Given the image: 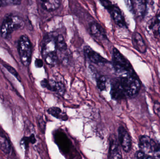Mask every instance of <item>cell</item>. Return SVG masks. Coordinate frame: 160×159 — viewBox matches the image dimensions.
Segmentation results:
<instances>
[{
    "instance_id": "obj_15",
    "label": "cell",
    "mask_w": 160,
    "mask_h": 159,
    "mask_svg": "<svg viewBox=\"0 0 160 159\" xmlns=\"http://www.w3.org/2000/svg\"><path fill=\"white\" fill-rule=\"evenodd\" d=\"M0 149L5 154H9L11 150L10 142L2 133H0Z\"/></svg>"
},
{
    "instance_id": "obj_11",
    "label": "cell",
    "mask_w": 160,
    "mask_h": 159,
    "mask_svg": "<svg viewBox=\"0 0 160 159\" xmlns=\"http://www.w3.org/2000/svg\"><path fill=\"white\" fill-rule=\"evenodd\" d=\"M148 28L154 35L160 37V12L148 21Z\"/></svg>"
},
{
    "instance_id": "obj_10",
    "label": "cell",
    "mask_w": 160,
    "mask_h": 159,
    "mask_svg": "<svg viewBox=\"0 0 160 159\" xmlns=\"http://www.w3.org/2000/svg\"><path fill=\"white\" fill-rule=\"evenodd\" d=\"M132 43L134 48L141 53L147 51V47L140 33L135 32L132 35Z\"/></svg>"
},
{
    "instance_id": "obj_22",
    "label": "cell",
    "mask_w": 160,
    "mask_h": 159,
    "mask_svg": "<svg viewBox=\"0 0 160 159\" xmlns=\"http://www.w3.org/2000/svg\"><path fill=\"white\" fill-rule=\"evenodd\" d=\"M135 159H155L149 155H147L141 150L137 151L135 154Z\"/></svg>"
},
{
    "instance_id": "obj_24",
    "label": "cell",
    "mask_w": 160,
    "mask_h": 159,
    "mask_svg": "<svg viewBox=\"0 0 160 159\" xmlns=\"http://www.w3.org/2000/svg\"><path fill=\"white\" fill-rule=\"evenodd\" d=\"M66 88L64 85L61 82H57L56 85V91L59 94L62 96L65 93Z\"/></svg>"
},
{
    "instance_id": "obj_5",
    "label": "cell",
    "mask_w": 160,
    "mask_h": 159,
    "mask_svg": "<svg viewBox=\"0 0 160 159\" xmlns=\"http://www.w3.org/2000/svg\"><path fill=\"white\" fill-rule=\"evenodd\" d=\"M102 5L109 11L115 23L120 27L126 26L125 18L118 7L113 4L110 1H100Z\"/></svg>"
},
{
    "instance_id": "obj_14",
    "label": "cell",
    "mask_w": 160,
    "mask_h": 159,
    "mask_svg": "<svg viewBox=\"0 0 160 159\" xmlns=\"http://www.w3.org/2000/svg\"><path fill=\"white\" fill-rule=\"evenodd\" d=\"M110 159H123L117 142L112 140L110 147Z\"/></svg>"
},
{
    "instance_id": "obj_4",
    "label": "cell",
    "mask_w": 160,
    "mask_h": 159,
    "mask_svg": "<svg viewBox=\"0 0 160 159\" xmlns=\"http://www.w3.org/2000/svg\"><path fill=\"white\" fill-rule=\"evenodd\" d=\"M21 61L24 66H28L31 63L32 56V46L29 37L26 35L21 36L18 46Z\"/></svg>"
},
{
    "instance_id": "obj_16",
    "label": "cell",
    "mask_w": 160,
    "mask_h": 159,
    "mask_svg": "<svg viewBox=\"0 0 160 159\" xmlns=\"http://www.w3.org/2000/svg\"><path fill=\"white\" fill-rule=\"evenodd\" d=\"M61 2L58 0H49L42 2V7L47 11H52L59 8Z\"/></svg>"
},
{
    "instance_id": "obj_18",
    "label": "cell",
    "mask_w": 160,
    "mask_h": 159,
    "mask_svg": "<svg viewBox=\"0 0 160 159\" xmlns=\"http://www.w3.org/2000/svg\"><path fill=\"white\" fill-rule=\"evenodd\" d=\"M56 49L60 51H64L67 49V44L63 35H59L55 39Z\"/></svg>"
},
{
    "instance_id": "obj_29",
    "label": "cell",
    "mask_w": 160,
    "mask_h": 159,
    "mask_svg": "<svg viewBox=\"0 0 160 159\" xmlns=\"http://www.w3.org/2000/svg\"><path fill=\"white\" fill-rule=\"evenodd\" d=\"M2 6V5H1V1H0V6Z\"/></svg>"
},
{
    "instance_id": "obj_9",
    "label": "cell",
    "mask_w": 160,
    "mask_h": 159,
    "mask_svg": "<svg viewBox=\"0 0 160 159\" xmlns=\"http://www.w3.org/2000/svg\"><path fill=\"white\" fill-rule=\"evenodd\" d=\"M84 52L88 58L93 63L102 64L107 63V59L102 57L99 53L94 51L88 46H85L84 47Z\"/></svg>"
},
{
    "instance_id": "obj_13",
    "label": "cell",
    "mask_w": 160,
    "mask_h": 159,
    "mask_svg": "<svg viewBox=\"0 0 160 159\" xmlns=\"http://www.w3.org/2000/svg\"><path fill=\"white\" fill-rule=\"evenodd\" d=\"M56 44L55 39H47L45 41L42 47V55L45 57L47 54L56 51Z\"/></svg>"
},
{
    "instance_id": "obj_19",
    "label": "cell",
    "mask_w": 160,
    "mask_h": 159,
    "mask_svg": "<svg viewBox=\"0 0 160 159\" xmlns=\"http://www.w3.org/2000/svg\"><path fill=\"white\" fill-rule=\"evenodd\" d=\"M43 58H44L46 63L48 65H54L57 63L58 56H57L56 51L50 52V53L47 54Z\"/></svg>"
},
{
    "instance_id": "obj_6",
    "label": "cell",
    "mask_w": 160,
    "mask_h": 159,
    "mask_svg": "<svg viewBox=\"0 0 160 159\" xmlns=\"http://www.w3.org/2000/svg\"><path fill=\"white\" fill-rule=\"evenodd\" d=\"M118 139L124 151L126 153L129 152L132 148L131 138L128 131L122 126L118 129Z\"/></svg>"
},
{
    "instance_id": "obj_12",
    "label": "cell",
    "mask_w": 160,
    "mask_h": 159,
    "mask_svg": "<svg viewBox=\"0 0 160 159\" xmlns=\"http://www.w3.org/2000/svg\"><path fill=\"white\" fill-rule=\"evenodd\" d=\"M90 30L91 34L98 38H106L105 31L101 26L96 22H92L90 26Z\"/></svg>"
},
{
    "instance_id": "obj_2",
    "label": "cell",
    "mask_w": 160,
    "mask_h": 159,
    "mask_svg": "<svg viewBox=\"0 0 160 159\" xmlns=\"http://www.w3.org/2000/svg\"><path fill=\"white\" fill-rule=\"evenodd\" d=\"M25 26V22L22 18L17 15L6 16L1 25L0 32L1 36L5 39L11 36L13 32L22 30Z\"/></svg>"
},
{
    "instance_id": "obj_27",
    "label": "cell",
    "mask_w": 160,
    "mask_h": 159,
    "mask_svg": "<svg viewBox=\"0 0 160 159\" xmlns=\"http://www.w3.org/2000/svg\"><path fill=\"white\" fill-rule=\"evenodd\" d=\"M35 64L37 68H41L43 66V61L40 59H37L35 62Z\"/></svg>"
},
{
    "instance_id": "obj_1",
    "label": "cell",
    "mask_w": 160,
    "mask_h": 159,
    "mask_svg": "<svg viewBox=\"0 0 160 159\" xmlns=\"http://www.w3.org/2000/svg\"><path fill=\"white\" fill-rule=\"evenodd\" d=\"M141 86L140 80L135 72L119 77L112 82L111 97L115 100L133 98L139 93Z\"/></svg>"
},
{
    "instance_id": "obj_3",
    "label": "cell",
    "mask_w": 160,
    "mask_h": 159,
    "mask_svg": "<svg viewBox=\"0 0 160 159\" xmlns=\"http://www.w3.org/2000/svg\"><path fill=\"white\" fill-rule=\"evenodd\" d=\"M113 66L119 77L135 73L129 61L116 48L113 49Z\"/></svg>"
},
{
    "instance_id": "obj_8",
    "label": "cell",
    "mask_w": 160,
    "mask_h": 159,
    "mask_svg": "<svg viewBox=\"0 0 160 159\" xmlns=\"http://www.w3.org/2000/svg\"><path fill=\"white\" fill-rule=\"evenodd\" d=\"M125 2L130 11L133 12L138 16H142L145 15L146 10V1H126Z\"/></svg>"
},
{
    "instance_id": "obj_23",
    "label": "cell",
    "mask_w": 160,
    "mask_h": 159,
    "mask_svg": "<svg viewBox=\"0 0 160 159\" xmlns=\"http://www.w3.org/2000/svg\"><path fill=\"white\" fill-rule=\"evenodd\" d=\"M3 65L5 68L11 74L14 76L19 81H21L20 77L18 73L17 72V71H16L13 67H12V66H10V65H8V64H4Z\"/></svg>"
},
{
    "instance_id": "obj_28",
    "label": "cell",
    "mask_w": 160,
    "mask_h": 159,
    "mask_svg": "<svg viewBox=\"0 0 160 159\" xmlns=\"http://www.w3.org/2000/svg\"><path fill=\"white\" fill-rule=\"evenodd\" d=\"M40 84H41L42 87L48 88V87L49 80L47 79H43L41 81Z\"/></svg>"
},
{
    "instance_id": "obj_17",
    "label": "cell",
    "mask_w": 160,
    "mask_h": 159,
    "mask_svg": "<svg viewBox=\"0 0 160 159\" xmlns=\"http://www.w3.org/2000/svg\"><path fill=\"white\" fill-rule=\"evenodd\" d=\"M48 112L54 117L59 119L63 120H66L68 119V117L66 114L63 113L62 110L58 107H51L48 110Z\"/></svg>"
},
{
    "instance_id": "obj_21",
    "label": "cell",
    "mask_w": 160,
    "mask_h": 159,
    "mask_svg": "<svg viewBox=\"0 0 160 159\" xmlns=\"http://www.w3.org/2000/svg\"><path fill=\"white\" fill-rule=\"evenodd\" d=\"M36 142L35 137L33 134H32L30 137H24L22 139L21 144L23 145L25 147H27L29 143L34 144Z\"/></svg>"
},
{
    "instance_id": "obj_25",
    "label": "cell",
    "mask_w": 160,
    "mask_h": 159,
    "mask_svg": "<svg viewBox=\"0 0 160 159\" xmlns=\"http://www.w3.org/2000/svg\"><path fill=\"white\" fill-rule=\"evenodd\" d=\"M153 155L157 158L160 159V143H157L154 148Z\"/></svg>"
},
{
    "instance_id": "obj_26",
    "label": "cell",
    "mask_w": 160,
    "mask_h": 159,
    "mask_svg": "<svg viewBox=\"0 0 160 159\" xmlns=\"http://www.w3.org/2000/svg\"><path fill=\"white\" fill-rule=\"evenodd\" d=\"M154 113L160 119V103L158 101H156L154 103L153 106Z\"/></svg>"
},
{
    "instance_id": "obj_20",
    "label": "cell",
    "mask_w": 160,
    "mask_h": 159,
    "mask_svg": "<svg viewBox=\"0 0 160 159\" xmlns=\"http://www.w3.org/2000/svg\"><path fill=\"white\" fill-rule=\"evenodd\" d=\"M97 86L101 91L106 90L107 88V79L104 76H101L98 78Z\"/></svg>"
},
{
    "instance_id": "obj_7",
    "label": "cell",
    "mask_w": 160,
    "mask_h": 159,
    "mask_svg": "<svg viewBox=\"0 0 160 159\" xmlns=\"http://www.w3.org/2000/svg\"><path fill=\"white\" fill-rule=\"evenodd\" d=\"M157 142L147 135H142L139 138V147L140 150L147 155L153 154Z\"/></svg>"
}]
</instances>
